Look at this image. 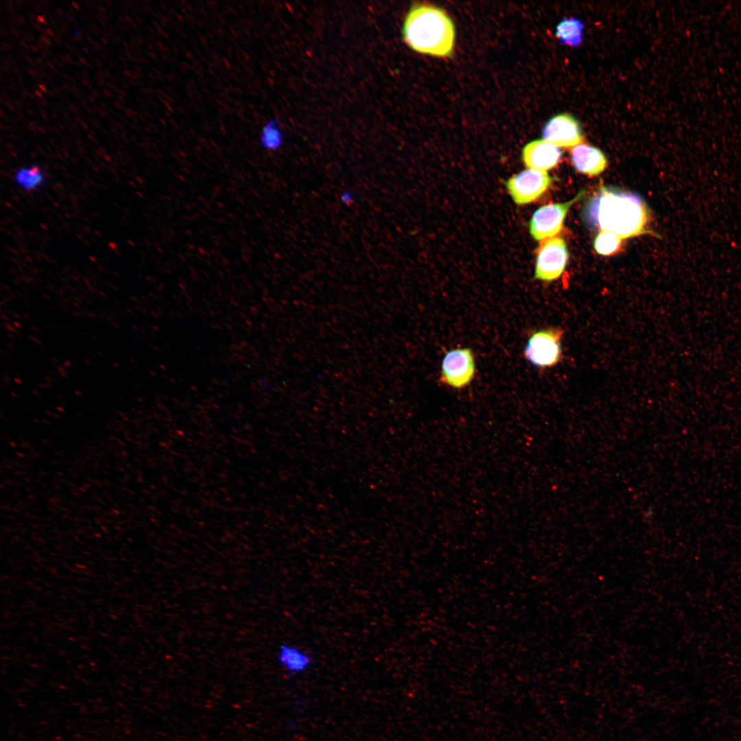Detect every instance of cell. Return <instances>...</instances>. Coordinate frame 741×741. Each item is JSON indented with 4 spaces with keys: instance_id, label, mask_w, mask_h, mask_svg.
<instances>
[{
    "instance_id": "cell-10",
    "label": "cell",
    "mask_w": 741,
    "mask_h": 741,
    "mask_svg": "<svg viewBox=\"0 0 741 741\" xmlns=\"http://www.w3.org/2000/svg\"><path fill=\"white\" fill-rule=\"evenodd\" d=\"M571 161L575 169L589 176H597L607 166L604 153L598 148L581 143L571 150Z\"/></svg>"
},
{
    "instance_id": "cell-13",
    "label": "cell",
    "mask_w": 741,
    "mask_h": 741,
    "mask_svg": "<svg viewBox=\"0 0 741 741\" xmlns=\"http://www.w3.org/2000/svg\"><path fill=\"white\" fill-rule=\"evenodd\" d=\"M45 180L43 170L35 165L23 167L14 174L16 185L22 189L34 191L41 187Z\"/></svg>"
},
{
    "instance_id": "cell-15",
    "label": "cell",
    "mask_w": 741,
    "mask_h": 741,
    "mask_svg": "<svg viewBox=\"0 0 741 741\" xmlns=\"http://www.w3.org/2000/svg\"><path fill=\"white\" fill-rule=\"evenodd\" d=\"M622 238L610 231H601L594 239L593 247L601 255H611L618 252L621 246Z\"/></svg>"
},
{
    "instance_id": "cell-7",
    "label": "cell",
    "mask_w": 741,
    "mask_h": 741,
    "mask_svg": "<svg viewBox=\"0 0 741 741\" xmlns=\"http://www.w3.org/2000/svg\"><path fill=\"white\" fill-rule=\"evenodd\" d=\"M552 180L547 172L528 169L509 178L506 185L514 202L525 204L538 199L550 187Z\"/></svg>"
},
{
    "instance_id": "cell-12",
    "label": "cell",
    "mask_w": 741,
    "mask_h": 741,
    "mask_svg": "<svg viewBox=\"0 0 741 741\" xmlns=\"http://www.w3.org/2000/svg\"><path fill=\"white\" fill-rule=\"evenodd\" d=\"M584 23L576 18H566L557 25L555 36L563 44L575 47L583 42Z\"/></svg>"
},
{
    "instance_id": "cell-8",
    "label": "cell",
    "mask_w": 741,
    "mask_h": 741,
    "mask_svg": "<svg viewBox=\"0 0 741 741\" xmlns=\"http://www.w3.org/2000/svg\"><path fill=\"white\" fill-rule=\"evenodd\" d=\"M542 135L544 140L558 148H574L584 141L580 124L567 113L552 117L545 125Z\"/></svg>"
},
{
    "instance_id": "cell-2",
    "label": "cell",
    "mask_w": 741,
    "mask_h": 741,
    "mask_svg": "<svg viewBox=\"0 0 741 741\" xmlns=\"http://www.w3.org/2000/svg\"><path fill=\"white\" fill-rule=\"evenodd\" d=\"M403 36L406 44L419 53L448 57L453 51L455 29L451 19L440 8L416 3L406 16Z\"/></svg>"
},
{
    "instance_id": "cell-16",
    "label": "cell",
    "mask_w": 741,
    "mask_h": 741,
    "mask_svg": "<svg viewBox=\"0 0 741 741\" xmlns=\"http://www.w3.org/2000/svg\"><path fill=\"white\" fill-rule=\"evenodd\" d=\"M354 200V196L351 191L346 190L340 195V200L344 204H350Z\"/></svg>"
},
{
    "instance_id": "cell-1",
    "label": "cell",
    "mask_w": 741,
    "mask_h": 741,
    "mask_svg": "<svg viewBox=\"0 0 741 741\" xmlns=\"http://www.w3.org/2000/svg\"><path fill=\"white\" fill-rule=\"evenodd\" d=\"M583 214L591 228L610 231L622 239L650 233V215L644 200L619 188L599 187L587 200Z\"/></svg>"
},
{
    "instance_id": "cell-3",
    "label": "cell",
    "mask_w": 741,
    "mask_h": 741,
    "mask_svg": "<svg viewBox=\"0 0 741 741\" xmlns=\"http://www.w3.org/2000/svg\"><path fill=\"white\" fill-rule=\"evenodd\" d=\"M565 331L560 327H548L533 332L524 349V357L540 368H551L562 359L561 342Z\"/></svg>"
},
{
    "instance_id": "cell-5",
    "label": "cell",
    "mask_w": 741,
    "mask_h": 741,
    "mask_svg": "<svg viewBox=\"0 0 741 741\" xmlns=\"http://www.w3.org/2000/svg\"><path fill=\"white\" fill-rule=\"evenodd\" d=\"M475 373V358L471 349H456L447 352L443 359L440 381L449 387L460 389L471 384Z\"/></svg>"
},
{
    "instance_id": "cell-14",
    "label": "cell",
    "mask_w": 741,
    "mask_h": 741,
    "mask_svg": "<svg viewBox=\"0 0 741 741\" xmlns=\"http://www.w3.org/2000/svg\"><path fill=\"white\" fill-rule=\"evenodd\" d=\"M259 141L262 148L268 151H276L282 146L283 134L276 119L270 120L263 126Z\"/></svg>"
},
{
    "instance_id": "cell-9",
    "label": "cell",
    "mask_w": 741,
    "mask_h": 741,
    "mask_svg": "<svg viewBox=\"0 0 741 741\" xmlns=\"http://www.w3.org/2000/svg\"><path fill=\"white\" fill-rule=\"evenodd\" d=\"M561 155L558 147L544 139L531 141L522 150V159L527 167L545 172L555 167Z\"/></svg>"
},
{
    "instance_id": "cell-4",
    "label": "cell",
    "mask_w": 741,
    "mask_h": 741,
    "mask_svg": "<svg viewBox=\"0 0 741 741\" xmlns=\"http://www.w3.org/2000/svg\"><path fill=\"white\" fill-rule=\"evenodd\" d=\"M569 259L565 240L560 237L543 239L537 249L534 278L544 282L558 279Z\"/></svg>"
},
{
    "instance_id": "cell-6",
    "label": "cell",
    "mask_w": 741,
    "mask_h": 741,
    "mask_svg": "<svg viewBox=\"0 0 741 741\" xmlns=\"http://www.w3.org/2000/svg\"><path fill=\"white\" fill-rule=\"evenodd\" d=\"M580 191L573 199L563 203H552L539 208L529 223L530 233L536 240L553 237L559 233L571 206L585 194Z\"/></svg>"
},
{
    "instance_id": "cell-11",
    "label": "cell",
    "mask_w": 741,
    "mask_h": 741,
    "mask_svg": "<svg viewBox=\"0 0 741 741\" xmlns=\"http://www.w3.org/2000/svg\"><path fill=\"white\" fill-rule=\"evenodd\" d=\"M279 664L291 675L306 672L313 664L311 655L304 649L290 644L280 646L277 652Z\"/></svg>"
}]
</instances>
